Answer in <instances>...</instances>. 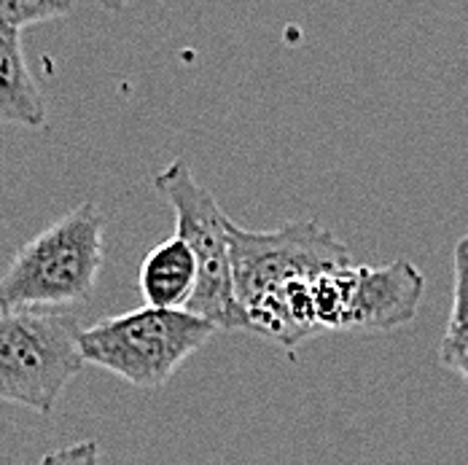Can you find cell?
Listing matches in <instances>:
<instances>
[{
    "instance_id": "6",
    "label": "cell",
    "mask_w": 468,
    "mask_h": 465,
    "mask_svg": "<svg viewBox=\"0 0 468 465\" xmlns=\"http://www.w3.org/2000/svg\"><path fill=\"white\" fill-rule=\"evenodd\" d=\"M425 278L407 259L382 267L342 264L313 282V310L321 331L385 333L415 321Z\"/></svg>"
},
{
    "instance_id": "10",
    "label": "cell",
    "mask_w": 468,
    "mask_h": 465,
    "mask_svg": "<svg viewBox=\"0 0 468 465\" xmlns=\"http://www.w3.org/2000/svg\"><path fill=\"white\" fill-rule=\"evenodd\" d=\"M79 5L70 0H0V30L22 33L36 22H48L73 14Z\"/></svg>"
},
{
    "instance_id": "11",
    "label": "cell",
    "mask_w": 468,
    "mask_h": 465,
    "mask_svg": "<svg viewBox=\"0 0 468 465\" xmlns=\"http://www.w3.org/2000/svg\"><path fill=\"white\" fill-rule=\"evenodd\" d=\"M100 463V444L94 439L87 441H76L70 447H62V449H54L44 455L38 463L33 465H97Z\"/></svg>"
},
{
    "instance_id": "5",
    "label": "cell",
    "mask_w": 468,
    "mask_h": 465,
    "mask_svg": "<svg viewBox=\"0 0 468 465\" xmlns=\"http://www.w3.org/2000/svg\"><path fill=\"white\" fill-rule=\"evenodd\" d=\"M154 188L167 196L176 210V234L197 259L199 282L186 312L213 323L216 331H245L242 312L234 299L229 216L216 196L202 186L188 162L176 159L154 175Z\"/></svg>"
},
{
    "instance_id": "4",
    "label": "cell",
    "mask_w": 468,
    "mask_h": 465,
    "mask_svg": "<svg viewBox=\"0 0 468 465\" xmlns=\"http://www.w3.org/2000/svg\"><path fill=\"white\" fill-rule=\"evenodd\" d=\"M213 333V323L186 310L141 307L84 328L81 355L87 364L116 374L133 387L156 390L167 385L188 355Z\"/></svg>"
},
{
    "instance_id": "3",
    "label": "cell",
    "mask_w": 468,
    "mask_h": 465,
    "mask_svg": "<svg viewBox=\"0 0 468 465\" xmlns=\"http://www.w3.org/2000/svg\"><path fill=\"white\" fill-rule=\"evenodd\" d=\"M81 331L73 312L0 307V401L51 415L87 366Z\"/></svg>"
},
{
    "instance_id": "7",
    "label": "cell",
    "mask_w": 468,
    "mask_h": 465,
    "mask_svg": "<svg viewBox=\"0 0 468 465\" xmlns=\"http://www.w3.org/2000/svg\"><path fill=\"white\" fill-rule=\"evenodd\" d=\"M199 282V267L188 245L178 237H167L145 253L138 272L143 307L154 310H186Z\"/></svg>"
},
{
    "instance_id": "2",
    "label": "cell",
    "mask_w": 468,
    "mask_h": 465,
    "mask_svg": "<svg viewBox=\"0 0 468 465\" xmlns=\"http://www.w3.org/2000/svg\"><path fill=\"white\" fill-rule=\"evenodd\" d=\"M105 216L81 202L25 242L0 278V307L62 310L92 296L105 259Z\"/></svg>"
},
{
    "instance_id": "1",
    "label": "cell",
    "mask_w": 468,
    "mask_h": 465,
    "mask_svg": "<svg viewBox=\"0 0 468 465\" xmlns=\"http://www.w3.org/2000/svg\"><path fill=\"white\" fill-rule=\"evenodd\" d=\"M232 282L245 331L285 350L321 333L313 282L326 269L350 264V250L313 218L272 232H250L229 221Z\"/></svg>"
},
{
    "instance_id": "8",
    "label": "cell",
    "mask_w": 468,
    "mask_h": 465,
    "mask_svg": "<svg viewBox=\"0 0 468 465\" xmlns=\"http://www.w3.org/2000/svg\"><path fill=\"white\" fill-rule=\"evenodd\" d=\"M38 130L47 124V102L22 48V33L0 30V127Z\"/></svg>"
},
{
    "instance_id": "9",
    "label": "cell",
    "mask_w": 468,
    "mask_h": 465,
    "mask_svg": "<svg viewBox=\"0 0 468 465\" xmlns=\"http://www.w3.org/2000/svg\"><path fill=\"white\" fill-rule=\"evenodd\" d=\"M452 310L439 344V361L468 382V234L452 250Z\"/></svg>"
}]
</instances>
